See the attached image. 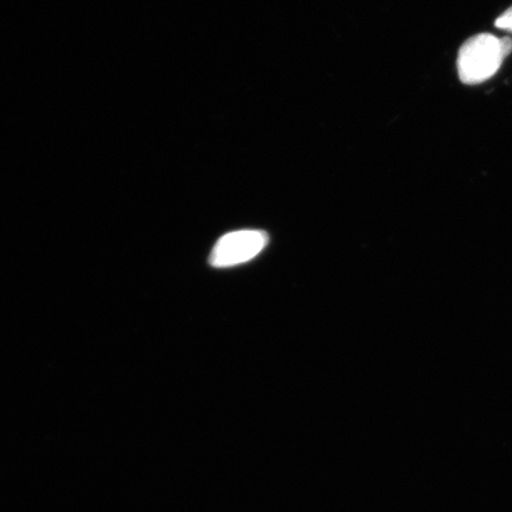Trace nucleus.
I'll return each instance as SVG.
<instances>
[{"label":"nucleus","mask_w":512,"mask_h":512,"mask_svg":"<svg viewBox=\"0 0 512 512\" xmlns=\"http://www.w3.org/2000/svg\"><path fill=\"white\" fill-rule=\"evenodd\" d=\"M512 53L510 37L480 34L467 40L458 54V74L464 85L475 86L495 76Z\"/></svg>","instance_id":"f257e3e1"},{"label":"nucleus","mask_w":512,"mask_h":512,"mask_svg":"<svg viewBox=\"0 0 512 512\" xmlns=\"http://www.w3.org/2000/svg\"><path fill=\"white\" fill-rule=\"evenodd\" d=\"M268 235L264 230L243 229L228 233L216 242L210 254L214 267H232L245 264L264 251Z\"/></svg>","instance_id":"f03ea898"},{"label":"nucleus","mask_w":512,"mask_h":512,"mask_svg":"<svg viewBox=\"0 0 512 512\" xmlns=\"http://www.w3.org/2000/svg\"><path fill=\"white\" fill-rule=\"evenodd\" d=\"M495 25L498 29L512 32V6L496 19Z\"/></svg>","instance_id":"7ed1b4c3"}]
</instances>
